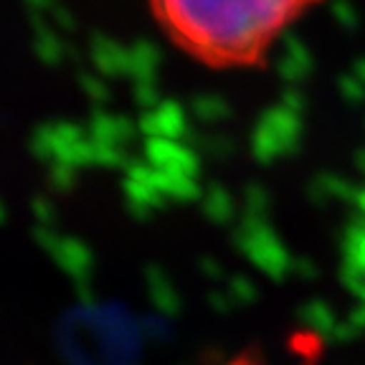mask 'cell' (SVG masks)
<instances>
[{
  "mask_svg": "<svg viewBox=\"0 0 365 365\" xmlns=\"http://www.w3.org/2000/svg\"><path fill=\"white\" fill-rule=\"evenodd\" d=\"M319 0H150L155 21L188 56L208 66L259 61Z\"/></svg>",
  "mask_w": 365,
  "mask_h": 365,
  "instance_id": "obj_1",
  "label": "cell"
}]
</instances>
